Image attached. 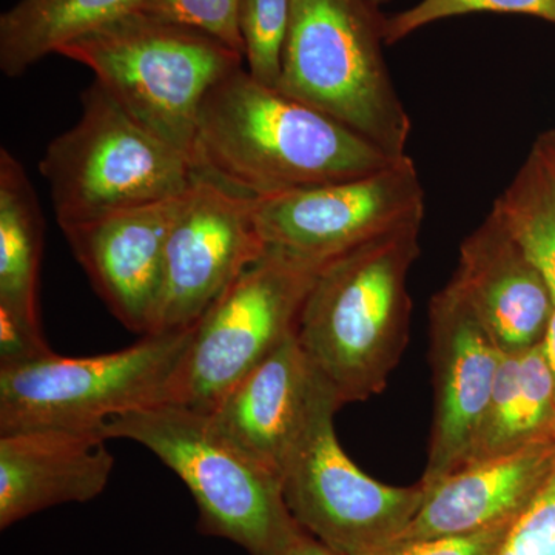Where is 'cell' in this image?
<instances>
[{
    "label": "cell",
    "instance_id": "cell-1",
    "mask_svg": "<svg viewBox=\"0 0 555 555\" xmlns=\"http://www.w3.org/2000/svg\"><path fill=\"white\" fill-rule=\"evenodd\" d=\"M398 159L244 67L207 94L193 153L196 171L254 198L367 177Z\"/></svg>",
    "mask_w": 555,
    "mask_h": 555
},
{
    "label": "cell",
    "instance_id": "cell-2",
    "mask_svg": "<svg viewBox=\"0 0 555 555\" xmlns=\"http://www.w3.org/2000/svg\"><path fill=\"white\" fill-rule=\"evenodd\" d=\"M422 222L332 259L306 298L298 341L341 406L383 392L403 357L412 310L408 276Z\"/></svg>",
    "mask_w": 555,
    "mask_h": 555
},
{
    "label": "cell",
    "instance_id": "cell-3",
    "mask_svg": "<svg viewBox=\"0 0 555 555\" xmlns=\"http://www.w3.org/2000/svg\"><path fill=\"white\" fill-rule=\"evenodd\" d=\"M276 89L345 124L392 158L406 156L411 118L387 68V16L371 0H291Z\"/></svg>",
    "mask_w": 555,
    "mask_h": 555
},
{
    "label": "cell",
    "instance_id": "cell-4",
    "mask_svg": "<svg viewBox=\"0 0 555 555\" xmlns=\"http://www.w3.org/2000/svg\"><path fill=\"white\" fill-rule=\"evenodd\" d=\"M57 54L91 69L120 107L192 163L207 94L246 62L204 33L141 10L73 40Z\"/></svg>",
    "mask_w": 555,
    "mask_h": 555
},
{
    "label": "cell",
    "instance_id": "cell-5",
    "mask_svg": "<svg viewBox=\"0 0 555 555\" xmlns=\"http://www.w3.org/2000/svg\"><path fill=\"white\" fill-rule=\"evenodd\" d=\"M102 434L137 441L170 467L192 492L204 534L250 555H284L308 534L288 511L281 477L219 436L206 414L160 403L113 416Z\"/></svg>",
    "mask_w": 555,
    "mask_h": 555
},
{
    "label": "cell",
    "instance_id": "cell-6",
    "mask_svg": "<svg viewBox=\"0 0 555 555\" xmlns=\"http://www.w3.org/2000/svg\"><path fill=\"white\" fill-rule=\"evenodd\" d=\"M80 105L78 122L39 163L61 229L188 192L192 159L139 124L98 80Z\"/></svg>",
    "mask_w": 555,
    "mask_h": 555
},
{
    "label": "cell",
    "instance_id": "cell-7",
    "mask_svg": "<svg viewBox=\"0 0 555 555\" xmlns=\"http://www.w3.org/2000/svg\"><path fill=\"white\" fill-rule=\"evenodd\" d=\"M332 259L266 248L195 324L164 403L210 414L241 379L297 334L310 288Z\"/></svg>",
    "mask_w": 555,
    "mask_h": 555
},
{
    "label": "cell",
    "instance_id": "cell-8",
    "mask_svg": "<svg viewBox=\"0 0 555 555\" xmlns=\"http://www.w3.org/2000/svg\"><path fill=\"white\" fill-rule=\"evenodd\" d=\"M195 326L144 335L94 357L53 356L0 367V434L36 427L100 429L116 415L166 401Z\"/></svg>",
    "mask_w": 555,
    "mask_h": 555
},
{
    "label": "cell",
    "instance_id": "cell-9",
    "mask_svg": "<svg viewBox=\"0 0 555 555\" xmlns=\"http://www.w3.org/2000/svg\"><path fill=\"white\" fill-rule=\"evenodd\" d=\"M339 408L320 375L308 420L281 473L284 500L295 521L334 553L378 555L406 531L427 489L422 481L385 485L363 473L339 444Z\"/></svg>",
    "mask_w": 555,
    "mask_h": 555
},
{
    "label": "cell",
    "instance_id": "cell-10",
    "mask_svg": "<svg viewBox=\"0 0 555 555\" xmlns=\"http://www.w3.org/2000/svg\"><path fill=\"white\" fill-rule=\"evenodd\" d=\"M266 248L254 196L196 171L167 240L149 335L195 326Z\"/></svg>",
    "mask_w": 555,
    "mask_h": 555
},
{
    "label": "cell",
    "instance_id": "cell-11",
    "mask_svg": "<svg viewBox=\"0 0 555 555\" xmlns=\"http://www.w3.org/2000/svg\"><path fill=\"white\" fill-rule=\"evenodd\" d=\"M266 246L331 259L425 218V190L411 156L367 177L255 198Z\"/></svg>",
    "mask_w": 555,
    "mask_h": 555
},
{
    "label": "cell",
    "instance_id": "cell-12",
    "mask_svg": "<svg viewBox=\"0 0 555 555\" xmlns=\"http://www.w3.org/2000/svg\"><path fill=\"white\" fill-rule=\"evenodd\" d=\"M429 334L436 409L426 488L469 463L503 356L454 281L430 299Z\"/></svg>",
    "mask_w": 555,
    "mask_h": 555
},
{
    "label": "cell",
    "instance_id": "cell-13",
    "mask_svg": "<svg viewBox=\"0 0 555 555\" xmlns=\"http://www.w3.org/2000/svg\"><path fill=\"white\" fill-rule=\"evenodd\" d=\"M188 192L62 229L109 312L142 337L152 331L167 240Z\"/></svg>",
    "mask_w": 555,
    "mask_h": 555
},
{
    "label": "cell",
    "instance_id": "cell-14",
    "mask_svg": "<svg viewBox=\"0 0 555 555\" xmlns=\"http://www.w3.org/2000/svg\"><path fill=\"white\" fill-rule=\"evenodd\" d=\"M105 443L100 429L36 427L0 434V528L102 494L115 466Z\"/></svg>",
    "mask_w": 555,
    "mask_h": 555
},
{
    "label": "cell",
    "instance_id": "cell-15",
    "mask_svg": "<svg viewBox=\"0 0 555 555\" xmlns=\"http://www.w3.org/2000/svg\"><path fill=\"white\" fill-rule=\"evenodd\" d=\"M452 281L503 352H524L542 341L553 295L494 211L463 241Z\"/></svg>",
    "mask_w": 555,
    "mask_h": 555
},
{
    "label": "cell",
    "instance_id": "cell-16",
    "mask_svg": "<svg viewBox=\"0 0 555 555\" xmlns=\"http://www.w3.org/2000/svg\"><path fill=\"white\" fill-rule=\"evenodd\" d=\"M318 382L320 375L294 334L206 415L232 447L281 477L308 420Z\"/></svg>",
    "mask_w": 555,
    "mask_h": 555
},
{
    "label": "cell",
    "instance_id": "cell-17",
    "mask_svg": "<svg viewBox=\"0 0 555 555\" xmlns=\"http://www.w3.org/2000/svg\"><path fill=\"white\" fill-rule=\"evenodd\" d=\"M555 465V433L509 454L481 460L427 489L397 543L466 534L517 517Z\"/></svg>",
    "mask_w": 555,
    "mask_h": 555
},
{
    "label": "cell",
    "instance_id": "cell-18",
    "mask_svg": "<svg viewBox=\"0 0 555 555\" xmlns=\"http://www.w3.org/2000/svg\"><path fill=\"white\" fill-rule=\"evenodd\" d=\"M46 219L24 166L0 149V315L40 326L38 287Z\"/></svg>",
    "mask_w": 555,
    "mask_h": 555
},
{
    "label": "cell",
    "instance_id": "cell-19",
    "mask_svg": "<svg viewBox=\"0 0 555 555\" xmlns=\"http://www.w3.org/2000/svg\"><path fill=\"white\" fill-rule=\"evenodd\" d=\"M141 0H20L0 16V69L20 78L62 47L137 10Z\"/></svg>",
    "mask_w": 555,
    "mask_h": 555
},
{
    "label": "cell",
    "instance_id": "cell-20",
    "mask_svg": "<svg viewBox=\"0 0 555 555\" xmlns=\"http://www.w3.org/2000/svg\"><path fill=\"white\" fill-rule=\"evenodd\" d=\"M492 211L542 273L555 306V173L534 150Z\"/></svg>",
    "mask_w": 555,
    "mask_h": 555
},
{
    "label": "cell",
    "instance_id": "cell-21",
    "mask_svg": "<svg viewBox=\"0 0 555 555\" xmlns=\"http://www.w3.org/2000/svg\"><path fill=\"white\" fill-rule=\"evenodd\" d=\"M291 13V0H241L240 30L248 75L272 89L283 69Z\"/></svg>",
    "mask_w": 555,
    "mask_h": 555
},
{
    "label": "cell",
    "instance_id": "cell-22",
    "mask_svg": "<svg viewBox=\"0 0 555 555\" xmlns=\"http://www.w3.org/2000/svg\"><path fill=\"white\" fill-rule=\"evenodd\" d=\"M474 13L525 14L555 25V0H420L386 20V46H393L427 25Z\"/></svg>",
    "mask_w": 555,
    "mask_h": 555
},
{
    "label": "cell",
    "instance_id": "cell-23",
    "mask_svg": "<svg viewBox=\"0 0 555 555\" xmlns=\"http://www.w3.org/2000/svg\"><path fill=\"white\" fill-rule=\"evenodd\" d=\"M518 387H520V352H503L488 414L467 465L509 454L525 447L518 429Z\"/></svg>",
    "mask_w": 555,
    "mask_h": 555
},
{
    "label": "cell",
    "instance_id": "cell-24",
    "mask_svg": "<svg viewBox=\"0 0 555 555\" xmlns=\"http://www.w3.org/2000/svg\"><path fill=\"white\" fill-rule=\"evenodd\" d=\"M137 10L204 33L244 56L241 0H141Z\"/></svg>",
    "mask_w": 555,
    "mask_h": 555
},
{
    "label": "cell",
    "instance_id": "cell-25",
    "mask_svg": "<svg viewBox=\"0 0 555 555\" xmlns=\"http://www.w3.org/2000/svg\"><path fill=\"white\" fill-rule=\"evenodd\" d=\"M499 555H555V465L514 520Z\"/></svg>",
    "mask_w": 555,
    "mask_h": 555
},
{
    "label": "cell",
    "instance_id": "cell-26",
    "mask_svg": "<svg viewBox=\"0 0 555 555\" xmlns=\"http://www.w3.org/2000/svg\"><path fill=\"white\" fill-rule=\"evenodd\" d=\"M516 518H507L466 534L397 543L378 555H499Z\"/></svg>",
    "mask_w": 555,
    "mask_h": 555
},
{
    "label": "cell",
    "instance_id": "cell-27",
    "mask_svg": "<svg viewBox=\"0 0 555 555\" xmlns=\"http://www.w3.org/2000/svg\"><path fill=\"white\" fill-rule=\"evenodd\" d=\"M284 555H338L328 550L323 543L318 542L312 535L306 534L299 542L295 543Z\"/></svg>",
    "mask_w": 555,
    "mask_h": 555
},
{
    "label": "cell",
    "instance_id": "cell-28",
    "mask_svg": "<svg viewBox=\"0 0 555 555\" xmlns=\"http://www.w3.org/2000/svg\"><path fill=\"white\" fill-rule=\"evenodd\" d=\"M532 150H534L540 158L545 160L547 167L555 173V130L540 134Z\"/></svg>",
    "mask_w": 555,
    "mask_h": 555
},
{
    "label": "cell",
    "instance_id": "cell-29",
    "mask_svg": "<svg viewBox=\"0 0 555 555\" xmlns=\"http://www.w3.org/2000/svg\"><path fill=\"white\" fill-rule=\"evenodd\" d=\"M540 343H542L543 352H545L547 364H550L555 379V308L551 313L550 321H547L545 335H543Z\"/></svg>",
    "mask_w": 555,
    "mask_h": 555
},
{
    "label": "cell",
    "instance_id": "cell-30",
    "mask_svg": "<svg viewBox=\"0 0 555 555\" xmlns=\"http://www.w3.org/2000/svg\"><path fill=\"white\" fill-rule=\"evenodd\" d=\"M371 2H374L375 5L382 7L385 5V3H389L390 0H371Z\"/></svg>",
    "mask_w": 555,
    "mask_h": 555
}]
</instances>
